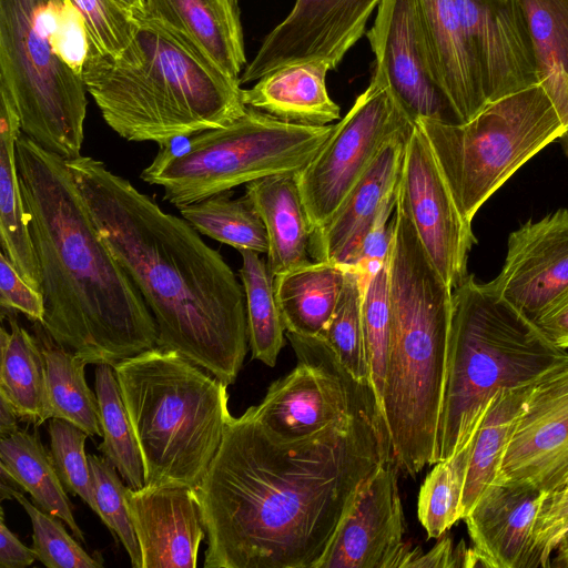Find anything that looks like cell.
Instances as JSON below:
<instances>
[{"label":"cell","mask_w":568,"mask_h":568,"mask_svg":"<svg viewBox=\"0 0 568 568\" xmlns=\"http://www.w3.org/2000/svg\"><path fill=\"white\" fill-rule=\"evenodd\" d=\"M82 78L104 122L130 142L165 146L223 128L247 109L239 80L144 14L118 55L89 45Z\"/></svg>","instance_id":"4"},{"label":"cell","mask_w":568,"mask_h":568,"mask_svg":"<svg viewBox=\"0 0 568 568\" xmlns=\"http://www.w3.org/2000/svg\"><path fill=\"white\" fill-rule=\"evenodd\" d=\"M71 1L85 21L89 45L114 57L130 43L136 30L139 13L116 0Z\"/></svg>","instance_id":"43"},{"label":"cell","mask_w":568,"mask_h":568,"mask_svg":"<svg viewBox=\"0 0 568 568\" xmlns=\"http://www.w3.org/2000/svg\"><path fill=\"white\" fill-rule=\"evenodd\" d=\"M425 133L462 215L481 205L568 128L539 84L487 103L466 122H416Z\"/></svg>","instance_id":"9"},{"label":"cell","mask_w":568,"mask_h":568,"mask_svg":"<svg viewBox=\"0 0 568 568\" xmlns=\"http://www.w3.org/2000/svg\"><path fill=\"white\" fill-rule=\"evenodd\" d=\"M566 365L568 351L551 344L489 283L468 274L452 295L436 463L470 439L499 390L535 384Z\"/></svg>","instance_id":"6"},{"label":"cell","mask_w":568,"mask_h":568,"mask_svg":"<svg viewBox=\"0 0 568 568\" xmlns=\"http://www.w3.org/2000/svg\"><path fill=\"white\" fill-rule=\"evenodd\" d=\"M32 331L45 359L52 417L102 437L98 398L84 377L88 363L58 344L40 322H33Z\"/></svg>","instance_id":"32"},{"label":"cell","mask_w":568,"mask_h":568,"mask_svg":"<svg viewBox=\"0 0 568 568\" xmlns=\"http://www.w3.org/2000/svg\"><path fill=\"white\" fill-rule=\"evenodd\" d=\"M21 133L16 104L0 84V241L2 252L20 276L41 292V275L17 168L16 146Z\"/></svg>","instance_id":"27"},{"label":"cell","mask_w":568,"mask_h":568,"mask_svg":"<svg viewBox=\"0 0 568 568\" xmlns=\"http://www.w3.org/2000/svg\"><path fill=\"white\" fill-rule=\"evenodd\" d=\"M1 500L16 499L29 515L32 525V549L37 560L48 568H100V554L89 555L65 530L61 519L30 503L17 488L1 483Z\"/></svg>","instance_id":"39"},{"label":"cell","mask_w":568,"mask_h":568,"mask_svg":"<svg viewBox=\"0 0 568 568\" xmlns=\"http://www.w3.org/2000/svg\"><path fill=\"white\" fill-rule=\"evenodd\" d=\"M333 129L285 122L247 106L232 123L195 134L182 148L160 146L140 178L162 186L164 200L179 209L268 175L300 172Z\"/></svg>","instance_id":"8"},{"label":"cell","mask_w":568,"mask_h":568,"mask_svg":"<svg viewBox=\"0 0 568 568\" xmlns=\"http://www.w3.org/2000/svg\"><path fill=\"white\" fill-rule=\"evenodd\" d=\"M535 384L501 389L488 404L473 442L462 501V519L488 486L496 481L516 420Z\"/></svg>","instance_id":"31"},{"label":"cell","mask_w":568,"mask_h":568,"mask_svg":"<svg viewBox=\"0 0 568 568\" xmlns=\"http://www.w3.org/2000/svg\"><path fill=\"white\" fill-rule=\"evenodd\" d=\"M545 494L499 480L488 486L463 518L479 566L535 568L534 527Z\"/></svg>","instance_id":"22"},{"label":"cell","mask_w":568,"mask_h":568,"mask_svg":"<svg viewBox=\"0 0 568 568\" xmlns=\"http://www.w3.org/2000/svg\"><path fill=\"white\" fill-rule=\"evenodd\" d=\"M16 156L41 275V324L88 364L156 347L155 320L100 236L65 160L23 133Z\"/></svg>","instance_id":"3"},{"label":"cell","mask_w":568,"mask_h":568,"mask_svg":"<svg viewBox=\"0 0 568 568\" xmlns=\"http://www.w3.org/2000/svg\"><path fill=\"white\" fill-rule=\"evenodd\" d=\"M130 10L144 14V0H116Z\"/></svg>","instance_id":"51"},{"label":"cell","mask_w":568,"mask_h":568,"mask_svg":"<svg viewBox=\"0 0 568 568\" xmlns=\"http://www.w3.org/2000/svg\"><path fill=\"white\" fill-rule=\"evenodd\" d=\"M266 229L267 264L273 276L304 265L310 260L313 225L297 182V172L268 175L245 184Z\"/></svg>","instance_id":"25"},{"label":"cell","mask_w":568,"mask_h":568,"mask_svg":"<svg viewBox=\"0 0 568 568\" xmlns=\"http://www.w3.org/2000/svg\"><path fill=\"white\" fill-rule=\"evenodd\" d=\"M567 484H568V483H567ZM567 484H566V485H567ZM566 485H565V486H566Z\"/></svg>","instance_id":"53"},{"label":"cell","mask_w":568,"mask_h":568,"mask_svg":"<svg viewBox=\"0 0 568 568\" xmlns=\"http://www.w3.org/2000/svg\"><path fill=\"white\" fill-rule=\"evenodd\" d=\"M0 84L23 134L64 160L81 155L88 91L51 47L47 0H0Z\"/></svg>","instance_id":"10"},{"label":"cell","mask_w":568,"mask_h":568,"mask_svg":"<svg viewBox=\"0 0 568 568\" xmlns=\"http://www.w3.org/2000/svg\"><path fill=\"white\" fill-rule=\"evenodd\" d=\"M413 124L383 72L374 65L368 87L334 124L318 153L297 172L300 191L314 230L338 210L384 145Z\"/></svg>","instance_id":"12"},{"label":"cell","mask_w":568,"mask_h":568,"mask_svg":"<svg viewBox=\"0 0 568 568\" xmlns=\"http://www.w3.org/2000/svg\"><path fill=\"white\" fill-rule=\"evenodd\" d=\"M397 203L412 221L434 266L454 290L468 274L476 240L458 210L433 149L418 124L406 144Z\"/></svg>","instance_id":"14"},{"label":"cell","mask_w":568,"mask_h":568,"mask_svg":"<svg viewBox=\"0 0 568 568\" xmlns=\"http://www.w3.org/2000/svg\"><path fill=\"white\" fill-rule=\"evenodd\" d=\"M393 452L384 420L275 437L248 407L231 416L196 488L205 568H317L359 487Z\"/></svg>","instance_id":"1"},{"label":"cell","mask_w":568,"mask_h":568,"mask_svg":"<svg viewBox=\"0 0 568 568\" xmlns=\"http://www.w3.org/2000/svg\"><path fill=\"white\" fill-rule=\"evenodd\" d=\"M415 124V123H414ZM414 124L393 136L338 210L314 230L310 255L348 268L386 201L397 192L406 144Z\"/></svg>","instance_id":"21"},{"label":"cell","mask_w":568,"mask_h":568,"mask_svg":"<svg viewBox=\"0 0 568 568\" xmlns=\"http://www.w3.org/2000/svg\"><path fill=\"white\" fill-rule=\"evenodd\" d=\"M388 262L389 257L369 278L363 290L362 300L365 352L371 384L379 406L384 392L392 327Z\"/></svg>","instance_id":"40"},{"label":"cell","mask_w":568,"mask_h":568,"mask_svg":"<svg viewBox=\"0 0 568 568\" xmlns=\"http://www.w3.org/2000/svg\"><path fill=\"white\" fill-rule=\"evenodd\" d=\"M297 366L273 382L255 416L277 438L296 440L332 425L368 417L385 422L373 387L357 381L323 336L286 332Z\"/></svg>","instance_id":"11"},{"label":"cell","mask_w":568,"mask_h":568,"mask_svg":"<svg viewBox=\"0 0 568 568\" xmlns=\"http://www.w3.org/2000/svg\"><path fill=\"white\" fill-rule=\"evenodd\" d=\"M8 312L10 332L2 326L0 334V395L20 420L38 427L52 418L45 359L34 335L19 324L16 311Z\"/></svg>","instance_id":"28"},{"label":"cell","mask_w":568,"mask_h":568,"mask_svg":"<svg viewBox=\"0 0 568 568\" xmlns=\"http://www.w3.org/2000/svg\"><path fill=\"white\" fill-rule=\"evenodd\" d=\"M98 516L126 550L133 568H142V555L126 505V487L118 470L103 457L88 454Z\"/></svg>","instance_id":"41"},{"label":"cell","mask_w":568,"mask_h":568,"mask_svg":"<svg viewBox=\"0 0 568 568\" xmlns=\"http://www.w3.org/2000/svg\"><path fill=\"white\" fill-rule=\"evenodd\" d=\"M112 366L141 452L144 486L196 489L232 416L227 385L158 346Z\"/></svg>","instance_id":"7"},{"label":"cell","mask_w":568,"mask_h":568,"mask_svg":"<svg viewBox=\"0 0 568 568\" xmlns=\"http://www.w3.org/2000/svg\"><path fill=\"white\" fill-rule=\"evenodd\" d=\"M144 16L183 36L227 75L240 79L247 62L239 0H144Z\"/></svg>","instance_id":"24"},{"label":"cell","mask_w":568,"mask_h":568,"mask_svg":"<svg viewBox=\"0 0 568 568\" xmlns=\"http://www.w3.org/2000/svg\"><path fill=\"white\" fill-rule=\"evenodd\" d=\"M550 566L568 568V542L556 549V556Z\"/></svg>","instance_id":"50"},{"label":"cell","mask_w":568,"mask_h":568,"mask_svg":"<svg viewBox=\"0 0 568 568\" xmlns=\"http://www.w3.org/2000/svg\"><path fill=\"white\" fill-rule=\"evenodd\" d=\"M50 453L67 491L81 497L98 514L92 476L84 450L85 432L72 423L52 417L49 422Z\"/></svg>","instance_id":"42"},{"label":"cell","mask_w":568,"mask_h":568,"mask_svg":"<svg viewBox=\"0 0 568 568\" xmlns=\"http://www.w3.org/2000/svg\"><path fill=\"white\" fill-rule=\"evenodd\" d=\"M0 304L2 310L20 312L32 322L43 323L42 293L20 276L3 252L0 253Z\"/></svg>","instance_id":"45"},{"label":"cell","mask_w":568,"mask_h":568,"mask_svg":"<svg viewBox=\"0 0 568 568\" xmlns=\"http://www.w3.org/2000/svg\"><path fill=\"white\" fill-rule=\"evenodd\" d=\"M491 288L532 322L568 288V210L559 209L511 232Z\"/></svg>","instance_id":"18"},{"label":"cell","mask_w":568,"mask_h":568,"mask_svg":"<svg viewBox=\"0 0 568 568\" xmlns=\"http://www.w3.org/2000/svg\"><path fill=\"white\" fill-rule=\"evenodd\" d=\"M20 417L14 407L0 395V438L11 436L20 428L18 426Z\"/></svg>","instance_id":"49"},{"label":"cell","mask_w":568,"mask_h":568,"mask_svg":"<svg viewBox=\"0 0 568 568\" xmlns=\"http://www.w3.org/2000/svg\"><path fill=\"white\" fill-rule=\"evenodd\" d=\"M362 300L363 288L358 274L345 268L338 301L321 336L357 381L372 386L364 344Z\"/></svg>","instance_id":"38"},{"label":"cell","mask_w":568,"mask_h":568,"mask_svg":"<svg viewBox=\"0 0 568 568\" xmlns=\"http://www.w3.org/2000/svg\"><path fill=\"white\" fill-rule=\"evenodd\" d=\"M534 323L556 347L568 349V288Z\"/></svg>","instance_id":"47"},{"label":"cell","mask_w":568,"mask_h":568,"mask_svg":"<svg viewBox=\"0 0 568 568\" xmlns=\"http://www.w3.org/2000/svg\"><path fill=\"white\" fill-rule=\"evenodd\" d=\"M240 275L245 293L248 343L252 358L275 366L286 332L276 300L274 276L267 261L252 250L240 251Z\"/></svg>","instance_id":"35"},{"label":"cell","mask_w":568,"mask_h":568,"mask_svg":"<svg viewBox=\"0 0 568 568\" xmlns=\"http://www.w3.org/2000/svg\"><path fill=\"white\" fill-rule=\"evenodd\" d=\"M568 542V484L545 494L534 527V566L550 567V556Z\"/></svg>","instance_id":"44"},{"label":"cell","mask_w":568,"mask_h":568,"mask_svg":"<svg viewBox=\"0 0 568 568\" xmlns=\"http://www.w3.org/2000/svg\"><path fill=\"white\" fill-rule=\"evenodd\" d=\"M329 70L323 61L281 67L260 78L252 88L243 89V102L285 122L328 125L341 116L338 104L327 92Z\"/></svg>","instance_id":"26"},{"label":"cell","mask_w":568,"mask_h":568,"mask_svg":"<svg viewBox=\"0 0 568 568\" xmlns=\"http://www.w3.org/2000/svg\"><path fill=\"white\" fill-rule=\"evenodd\" d=\"M37 560L32 548L24 546L7 527L1 508L0 520V568H26Z\"/></svg>","instance_id":"48"},{"label":"cell","mask_w":568,"mask_h":568,"mask_svg":"<svg viewBox=\"0 0 568 568\" xmlns=\"http://www.w3.org/2000/svg\"><path fill=\"white\" fill-rule=\"evenodd\" d=\"M496 480L545 493L568 483V365L534 385Z\"/></svg>","instance_id":"16"},{"label":"cell","mask_w":568,"mask_h":568,"mask_svg":"<svg viewBox=\"0 0 568 568\" xmlns=\"http://www.w3.org/2000/svg\"><path fill=\"white\" fill-rule=\"evenodd\" d=\"M388 284L392 327L381 407L395 463L414 478L436 463L453 290L398 203Z\"/></svg>","instance_id":"5"},{"label":"cell","mask_w":568,"mask_h":568,"mask_svg":"<svg viewBox=\"0 0 568 568\" xmlns=\"http://www.w3.org/2000/svg\"><path fill=\"white\" fill-rule=\"evenodd\" d=\"M532 39L538 83L568 128V0H519Z\"/></svg>","instance_id":"33"},{"label":"cell","mask_w":568,"mask_h":568,"mask_svg":"<svg viewBox=\"0 0 568 568\" xmlns=\"http://www.w3.org/2000/svg\"><path fill=\"white\" fill-rule=\"evenodd\" d=\"M0 469L29 493L39 508L60 518L79 541L85 542L51 453L37 432L19 429L0 439Z\"/></svg>","instance_id":"30"},{"label":"cell","mask_w":568,"mask_h":568,"mask_svg":"<svg viewBox=\"0 0 568 568\" xmlns=\"http://www.w3.org/2000/svg\"><path fill=\"white\" fill-rule=\"evenodd\" d=\"M479 566L474 548H466L462 541L454 547L447 535L427 551L410 550L404 567H477Z\"/></svg>","instance_id":"46"},{"label":"cell","mask_w":568,"mask_h":568,"mask_svg":"<svg viewBox=\"0 0 568 568\" xmlns=\"http://www.w3.org/2000/svg\"><path fill=\"white\" fill-rule=\"evenodd\" d=\"M126 505L142 568H195L206 532L196 489L185 486L126 487Z\"/></svg>","instance_id":"20"},{"label":"cell","mask_w":568,"mask_h":568,"mask_svg":"<svg viewBox=\"0 0 568 568\" xmlns=\"http://www.w3.org/2000/svg\"><path fill=\"white\" fill-rule=\"evenodd\" d=\"M345 268L325 261H311L274 276L276 300L286 332L320 336L338 301Z\"/></svg>","instance_id":"29"},{"label":"cell","mask_w":568,"mask_h":568,"mask_svg":"<svg viewBox=\"0 0 568 568\" xmlns=\"http://www.w3.org/2000/svg\"><path fill=\"white\" fill-rule=\"evenodd\" d=\"M439 82L460 122L488 102L478 60L458 0H419Z\"/></svg>","instance_id":"23"},{"label":"cell","mask_w":568,"mask_h":568,"mask_svg":"<svg viewBox=\"0 0 568 568\" xmlns=\"http://www.w3.org/2000/svg\"><path fill=\"white\" fill-rule=\"evenodd\" d=\"M476 432L453 456L435 463L418 495V519L428 538H439L462 519V501Z\"/></svg>","instance_id":"37"},{"label":"cell","mask_w":568,"mask_h":568,"mask_svg":"<svg viewBox=\"0 0 568 568\" xmlns=\"http://www.w3.org/2000/svg\"><path fill=\"white\" fill-rule=\"evenodd\" d=\"M398 474L392 457L363 483L317 568L405 566L410 549L404 542Z\"/></svg>","instance_id":"17"},{"label":"cell","mask_w":568,"mask_h":568,"mask_svg":"<svg viewBox=\"0 0 568 568\" xmlns=\"http://www.w3.org/2000/svg\"><path fill=\"white\" fill-rule=\"evenodd\" d=\"M487 102L538 83L534 44L519 0H458Z\"/></svg>","instance_id":"19"},{"label":"cell","mask_w":568,"mask_h":568,"mask_svg":"<svg viewBox=\"0 0 568 568\" xmlns=\"http://www.w3.org/2000/svg\"><path fill=\"white\" fill-rule=\"evenodd\" d=\"M65 163L100 236L155 320L156 346L233 384L250 343L244 288L224 257L103 162L80 155Z\"/></svg>","instance_id":"2"},{"label":"cell","mask_w":568,"mask_h":568,"mask_svg":"<svg viewBox=\"0 0 568 568\" xmlns=\"http://www.w3.org/2000/svg\"><path fill=\"white\" fill-rule=\"evenodd\" d=\"M382 0H295L285 17L262 41L240 75V84L257 81L281 67L323 61L331 70L365 33Z\"/></svg>","instance_id":"15"},{"label":"cell","mask_w":568,"mask_h":568,"mask_svg":"<svg viewBox=\"0 0 568 568\" xmlns=\"http://www.w3.org/2000/svg\"><path fill=\"white\" fill-rule=\"evenodd\" d=\"M366 34L375 65L414 123L460 122L439 82L419 0H382Z\"/></svg>","instance_id":"13"},{"label":"cell","mask_w":568,"mask_h":568,"mask_svg":"<svg viewBox=\"0 0 568 568\" xmlns=\"http://www.w3.org/2000/svg\"><path fill=\"white\" fill-rule=\"evenodd\" d=\"M232 190L179 207L199 233L239 251L267 253L268 239L262 217L244 195L232 199Z\"/></svg>","instance_id":"36"},{"label":"cell","mask_w":568,"mask_h":568,"mask_svg":"<svg viewBox=\"0 0 568 568\" xmlns=\"http://www.w3.org/2000/svg\"><path fill=\"white\" fill-rule=\"evenodd\" d=\"M561 138L565 139L566 145L568 146V131Z\"/></svg>","instance_id":"52"},{"label":"cell","mask_w":568,"mask_h":568,"mask_svg":"<svg viewBox=\"0 0 568 568\" xmlns=\"http://www.w3.org/2000/svg\"><path fill=\"white\" fill-rule=\"evenodd\" d=\"M94 388L103 438L98 450L130 488L140 489L144 487L142 456L112 365H97Z\"/></svg>","instance_id":"34"}]
</instances>
